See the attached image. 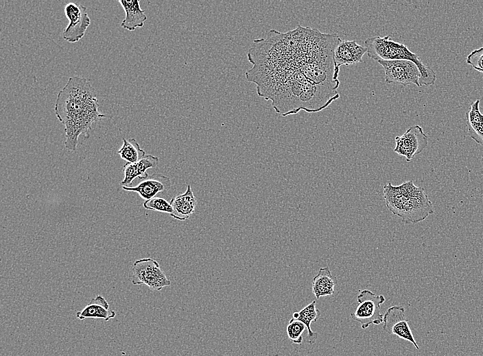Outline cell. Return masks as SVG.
Here are the masks:
<instances>
[{
    "mask_svg": "<svg viewBox=\"0 0 483 356\" xmlns=\"http://www.w3.org/2000/svg\"><path fill=\"white\" fill-rule=\"evenodd\" d=\"M427 143V136L423 128L415 125L408 128L403 135L395 137L394 152L405 157L407 162H410L426 148Z\"/></svg>",
    "mask_w": 483,
    "mask_h": 356,
    "instance_id": "9",
    "label": "cell"
},
{
    "mask_svg": "<svg viewBox=\"0 0 483 356\" xmlns=\"http://www.w3.org/2000/svg\"><path fill=\"white\" fill-rule=\"evenodd\" d=\"M158 161V157L148 154L136 163H126L123 168L124 177L120 185L128 187L136 178L141 180L146 178L149 175L147 170L155 168Z\"/></svg>",
    "mask_w": 483,
    "mask_h": 356,
    "instance_id": "13",
    "label": "cell"
},
{
    "mask_svg": "<svg viewBox=\"0 0 483 356\" xmlns=\"http://www.w3.org/2000/svg\"><path fill=\"white\" fill-rule=\"evenodd\" d=\"M273 31L278 62L275 110L282 116L317 112L337 100L340 81L333 77V54L341 40L338 35L300 25L285 34Z\"/></svg>",
    "mask_w": 483,
    "mask_h": 356,
    "instance_id": "1",
    "label": "cell"
},
{
    "mask_svg": "<svg viewBox=\"0 0 483 356\" xmlns=\"http://www.w3.org/2000/svg\"><path fill=\"white\" fill-rule=\"evenodd\" d=\"M378 62L384 69L387 84L421 86L419 84L420 71L414 62L408 60H382Z\"/></svg>",
    "mask_w": 483,
    "mask_h": 356,
    "instance_id": "7",
    "label": "cell"
},
{
    "mask_svg": "<svg viewBox=\"0 0 483 356\" xmlns=\"http://www.w3.org/2000/svg\"><path fill=\"white\" fill-rule=\"evenodd\" d=\"M75 316L81 320L86 318H97L108 321L116 316V312L110 309V305L104 297L97 295L82 310L77 312Z\"/></svg>",
    "mask_w": 483,
    "mask_h": 356,
    "instance_id": "15",
    "label": "cell"
},
{
    "mask_svg": "<svg viewBox=\"0 0 483 356\" xmlns=\"http://www.w3.org/2000/svg\"><path fill=\"white\" fill-rule=\"evenodd\" d=\"M480 99L471 103L466 112L468 135L476 143L483 146V113L480 110Z\"/></svg>",
    "mask_w": 483,
    "mask_h": 356,
    "instance_id": "17",
    "label": "cell"
},
{
    "mask_svg": "<svg viewBox=\"0 0 483 356\" xmlns=\"http://www.w3.org/2000/svg\"><path fill=\"white\" fill-rule=\"evenodd\" d=\"M386 301L383 295H377L368 290H359L355 309L351 317L360 323L363 329L370 325H379L383 322L381 305Z\"/></svg>",
    "mask_w": 483,
    "mask_h": 356,
    "instance_id": "6",
    "label": "cell"
},
{
    "mask_svg": "<svg viewBox=\"0 0 483 356\" xmlns=\"http://www.w3.org/2000/svg\"><path fill=\"white\" fill-rule=\"evenodd\" d=\"M143 206L145 209L157 211L171 214L172 207L170 202L162 197H154L144 201Z\"/></svg>",
    "mask_w": 483,
    "mask_h": 356,
    "instance_id": "22",
    "label": "cell"
},
{
    "mask_svg": "<svg viewBox=\"0 0 483 356\" xmlns=\"http://www.w3.org/2000/svg\"><path fill=\"white\" fill-rule=\"evenodd\" d=\"M54 112L64 126V147L71 151H76L80 135L89 138L93 124L109 117L99 112L93 87L86 78L78 76L70 77L60 90Z\"/></svg>",
    "mask_w": 483,
    "mask_h": 356,
    "instance_id": "2",
    "label": "cell"
},
{
    "mask_svg": "<svg viewBox=\"0 0 483 356\" xmlns=\"http://www.w3.org/2000/svg\"><path fill=\"white\" fill-rule=\"evenodd\" d=\"M169 202L172 207V212L169 215L178 220L188 219L195 212L197 205V199L189 184L184 193L174 196Z\"/></svg>",
    "mask_w": 483,
    "mask_h": 356,
    "instance_id": "14",
    "label": "cell"
},
{
    "mask_svg": "<svg viewBox=\"0 0 483 356\" xmlns=\"http://www.w3.org/2000/svg\"><path fill=\"white\" fill-rule=\"evenodd\" d=\"M125 12V18L121 23V27L128 30L134 31L137 27L143 26L147 20L145 11L141 8L139 0H119Z\"/></svg>",
    "mask_w": 483,
    "mask_h": 356,
    "instance_id": "16",
    "label": "cell"
},
{
    "mask_svg": "<svg viewBox=\"0 0 483 356\" xmlns=\"http://www.w3.org/2000/svg\"><path fill=\"white\" fill-rule=\"evenodd\" d=\"M337 280L328 267L320 268L313 278L311 292L317 299L334 294Z\"/></svg>",
    "mask_w": 483,
    "mask_h": 356,
    "instance_id": "18",
    "label": "cell"
},
{
    "mask_svg": "<svg viewBox=\"0 0 483 356\" xmlns=\"http://www.w3.org/2000/svg\"><path fill=\"white\" fill-rule=\"evenodd\" d=\"M367 53L365 46L359 44L355 40H340L335 47L333 60L334 64V79L338 81L341 66H351L362 62L364 55Z\"/></svg>",
    "mask_w": 483,
    "mask_h": 356,
    "instance_id": "11",
    "label": "cell"
},
{
    "mask_svg": "<svg viewBox=\"0 0 483 356\" xmlns=\"http://www.w3.org/2000/svg\"><path fill=\"white\" fill-rule=\"evenodd\" d=\"M130 277L133 285H145L152 290L159 291L171 285L158 262L151 257L136 260L131 266Z\"/></svg>",
    "mask_w": 483,
    "mask_h": 356,
    "instance_id": "5",
    "label": "cell"
},
{
    "mask_svg": "<svg viewBox=\"0 0 483 356\" xmlns=\"http://www.w3.org/2000/svg\"><path fill=\"white\" fill-rule=\"evenodd\" d=\"M466 62L475 70L483 73V47L472 51L467 55Z\"/></svg>",
    "mask_w": 483,
    "mask_h": 356,
    "instance_id": "23",
    "label": "cell"
},
{
    "mask_svg": "<svg viewBox=\"0 0 483 356\" xmlns=\"http://www.w3.org/2000/svg\"><path fill=\"white\" fill-rule=\"evenodd\" d=\"M320 311L316 308V301H313L299 312H294L292 314L293 319L303 322L307 330V342L311 344H314L317 340L318 333L311 329V324L316 322L320 317Z\"/></svg>",
    "mask_w": 483,
    "mask_h": 356,
    "instance_id": "19",
    "label": "cell"
},
{
    "mask_svg": "<svg viewBox=\"0 0 483 356\" xmlns=\"http://www.w3.org/2000/svg\"><path fill=\"white\" fill-rule=\"evenodd\" d=\"M172 186L171 180L162 174L149 175L135 186H122L128 192H137L145 201L155 197L157 194L167 192Z\"/></svg>",
    "mask_w": 483,
    "mask_h": 356,
    "instance_id": "12",
    "label": "cell"
},
{
    "mask_svg": "<svg viewBox=\"0 0 483 356\" xmlns=\"http://www.w3.org/2000/svg\"><path fill=\"white\" fill-rule=\"evenodd\" d=\"M64 14L69 23L62 32V38L69 43H75L82 38L91 24L87 8L73 2L64 6Z\"/></svg>",
    "mask_w": 483,
    "mask_h": 356,
    "instance_id": "8",
    "label": "cell"
},
{
    "mask_svg": "<svg viewBox=\"0 0 483 356\" xmlns=\"http://www.w3.org/2000/svg\"><path fill=\"white\" fill-rule=\"evenodd\" d=\"M306 329L307 327L303 322L291 318L286 329L290 341L296 344H301L303 340V333Z\"/></svg>",
    "mask_w": 483,
    "mask_h": 356,
    "instance_id": "21",
    "label": "cell"
},
{
    "mask_svg": "<svg viewBox=\"0 0 483 356\" xmlns=\"http://www.w3.org/2000/svg\"><path fill=\"white\" fill-rule=\"evenodd\" d=\"M404 313L405 309L402 306L394 305L389 307L384 316L383 329L390 334L410 342L419 350Z\"/></svg>",
    "mask_w": 483,
    "mask_h": 356,
    "instance_id": "10",
    "label": "cell"
},
{
    "mask_svg": "<svg viewBox=\"0 0 483 356\" xmlns=\"http://www.w3.org/2000/svg\"><path fill=\"white\" fill-rule=\"evenodd\" d=\"M390 36L381 37L375 36L364 41L368 58L377 60H408L414 62L418 67L421 77V86H432L436 80V73L429 66L425 65L419 56L412 52L403 44L391 40Z\"/></svg>",
    "mask_w": 483,
    "mask_h": 356,
    "instance_id": "4",
    "label": "cell"
},
{
    "mask_svg": "<svg viewBox=\"0 0 483 356\" xmlns=\"http://www.w3.org/2000/svg\"><path fill=\"white\" fill-rule=\"evenodd\" d=\"M123 144L117 151L120 157L126 163H136L146 154L134 138H123Z\"/></svg>",
    "mask_w": 483,
    "mask_h": 356,
    "instance_id": "20",
    "label": "cell"
},
{
    "mask_svg": "<svg viewBox=\"0 0 483 356\" xmlns=\"http://www.w3.org/2000/svg\"><path fill=\"white\" fill-rule=\"evenodd\" d=\"M384 198L388 210L405 224H415L434 214L432 204L424 189L412 181L393 186L390 182L383 188Z\"/></svg>",
    "mask_w": 483,
    "mask_h": 356,
    "instance_id": "3",
    "label": "cell"
}]
</instances>
